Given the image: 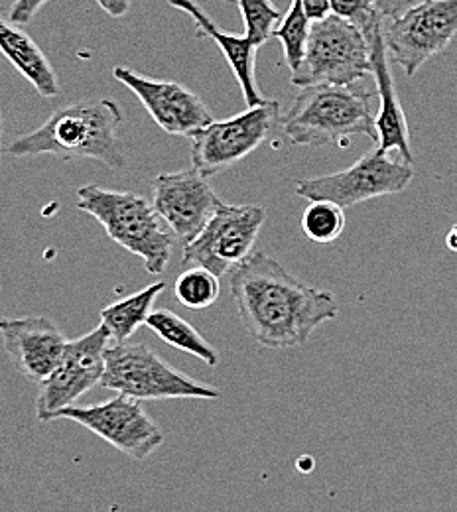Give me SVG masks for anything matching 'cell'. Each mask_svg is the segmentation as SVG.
<instances>
[{
    "instance_id": "obj_31",
    "label": "cell",
    "mask_w": 457,
    "mask_h": 512,
    "mask_svg": "<svg viewBox=\"0 0 457 512\" xmlns=\"http://www.w3.org/2000/svg\"><path fill=\"white\" fill-rule=\"evenodd\" d=\"M0 140H2V115H0Z\"/></svg>"
},
{
    "instance_id": "obj_22",
    "label": "cell",
    "mask_w": 457,
    "mask_h": 512,
    "mask_svg": "<svg viewBox=\"0 0 457 512\" xmlns=\"http://www.w3.org/2000/svg\"><path fill=\"white\" fill-rule=\"evenodd\" d=\"M219 290V276L201 266L186 268L174 282L176 300L194 312L213 306L219 298Z\"/></svg>"
},
{
    "instance_id": "obj_12",
    "label": "cell",
    "mask_w": 457,
    "mask_h": 512,
    "mask_svg": "<svg viewBox=\"0 0 457 512\" xmlns=\"http://www.w3.org/2000/svg\"><path fill=\"white\" fill-rule=\"evenodd\" d=\"M280 105L266 101L225 121H213L192 138V168L205 178L245 160L268 138L278 121Z\"/></svg>"
},
{
    "instance_id": "obj_30",
    "label": "cell",
    "mask_w": 457,
    "mask_h": 512,
    "mask_svg": "<svg viewBox=\"0 0 457 512\" xmlns=\"http://www.w3.org/2000/svg\"><path fill=\"white\" fill-rule=\"evenodd\" d=\"M446 245H448L450 251L457 253V223L448 231V235H446Z\"/></svg>"
},
{
    "instance_id": "obj_25",
    "label": "cell",
    "mask_w": 457,
    "mask_h": 512,
    "mask_svg": "<svg viewBox=\"0 0 457 512\" xmlns=\"http://www.w3.org/2000/svg\"><path fill=\"white\" fill-rule=\"evenodd\" d=\"M329 6L333 16L351 22L365 34L381 26L385 20L375 0H329Z\"/></svg>"
},
{
    "instance_id": "obj_11",
    "label": "cell",
    "mask_w": 457,
    "mask_h": 512,
    "mask_svg": "<svg viewBox=\"0 0 457 512\" xmlns=\"http://www.w3.org/2000/svg\"><path fill=\"white\" fill-rule=\"evenodd\" d=\"M113 337L101 323L87 335L67 341L66 351L54 373L40 384L36 416L40 422H54L56 414L73 406L85 392L101 384L107 369V349Z\"/></svg>"
},
{
    "instance_id": "obj_19",
    "label": "cell",
    "mask_w": 457,
    "mask_h": 512,
    "mask_svg": "<svg viewBox=\"0 0 457 512\" xmlns=\"http://www.w3.org/2000/svg\"><path fill=\"white\" fill-rule=\"evenodd\" d=\"M166 284L156 282L140 292L131 294L115 304H109L101 310V323L109 329L115 343L129 341L140 325H146L148 316L154 312V302L164 292Z\"/></svg>"
},
{
    "instance_id": "obj_27",
    "label": "cell",
    "mask_w": 457,
    "mask_h": 512,
    "mask_svg": "<svg viewBox=\"0 0 457 512\" xmlns=\"http://www.w3.org/2000/svg\"><path fill=\"white\" fill-rule=\"evenodd\" d=\"M383 18H396L422 0H375Z\"/></svg>"
},
{
    "instance_id": "obj_3",
    "label": "cell",
    "mask_w": 457,
    "mask_h": 512,
    "mask_svg": "<svg viewBox=\"0 0 457 512\" xmlns=\"http://www.w3.org/2000/svg\"><path fill=\"white\" fill-rule=\"evenodd\" d=\"M373 99L359 83L304 87L282 117V134L298 146H349L363 134L377 144Z\"/></svg>"
},
{
    "instance_id": "obj_10",
    "label": "cell",
    "mask_w": 457,
    "mask_h": 512,
    "mask_svg": "<svg viewBox=\"0 0 457 512\" xmlns=\"http://www.w3.org/2000/svg\"><path fill=\"white\" fill-rule=\"evenodd\" d=\"M54 420H71L87 428L132 459H148L164 444V432L144 410L142 402L127 394L91 406H69Z\"/></svg>"
},
{
    "instance_id": "obj_8",
    "label": "cell",
    "mask_w": 457,
    "mask_h": 512,
    "mask_svg": "<svg viewBox=\"0 0 457 512\" xmlns=\"http://www.w3.org/2000/svg\"><path fill=\"white\" fill-rule=\"evenodd\" d=\"M412 180V164L404 162L400 156L392 158L391 152L373 148L347 170L300 180L296 184V193L308 201L326 199L345 209L377 197L402 193Z\"/></svg>"
},
{
    "instance_id": "obj_6",
    "label": "cell",
    "mask_w": 457,
    "mask_h": 512,
    "mask_svg": "<svg viewBox=\"0 0 457 512\" xmlns=\"http://www.w3.org/2000/svg\"><path fill=\"white\" fill-rule=\"evenodd\" d=\"M373 75L369 36L347 20L329 14L312 24L304 64L292 85H353Z\"/></svg>"
},
{
    "instance_id": "obj_20",
    "label": "cell",
    "mask_w": 457,
    "mask_h": 512,
    "mask_svg": "<svg viewBox=\"0 0 457 512\" xmlns=\"http://www.w3.org/2000/svg\"><path fill=\"white\" fill-rule=\"evenodd\" d=\"M146 327L170 347L194 355L209 367H217L219 355L213 345L199 335L194 325L182 320L178 314L170 310H154L146 320Z\"/></svg>"
},
{
    "instance_id": "obj_26",
    "label": "cell",
    "mask_w": 457,
    "mask_h": 512,
    "mask_svg": "<svg viewBox=\"0 0 457 512\" xmlns=\"http://www.w3.org/2000/svg\"><path fill=\"white\" fill-rule=\"evenodd\" d=\"M48 2L50 0H14L8 12V20L14 22L16 26H26L34 20L38 10Z\"/></svg>"
},
{
    "instance_id": "obj_23",
    "label": "cell",
    "mask_w": 457,
    "mask_h": 512,
    "mask_svg": "<svg viewBox=\"0 0 457 512\" xmlns=\"http://www.w3.org/2000/svg\"><path fill=\"white\" fill-rule=\"evenodd\" d=\"M347 219H345V209L333 201L318 199L310 201L302 215V231L304 235L318 243V245H327L337 241L343 231H345Z\"/></svg>"
},
{
    "instance_id": "obj_24",
    "label": "cell",
    "mask_w": 457,
    "mask_h": 512,
    "mask_svg": "<svg viewBox=\"0 0 457 512\" xmlns=\"http://www.w3.org/2000/svg\"><path fill=\"white\" fill-rule=\"evenodd\" d=\"M237 6L245 22V36L251 38L259 48L274 34L284 18L272 0H237Z\"/></svg>"
},
{
    "instance_id": "obj_29",
    "label": "cell",
    "mask_w": 457,
    "mask_h": 512,
    "mask_svg": "<svg viewBox=\"0 0 457 512\" xmlns=\"http://www.w3.org/2000/svg\"><path fill=\"white\" fill-rule=\"evenodd\" d=\"M97 4L111 16V18H123L131 10V0H97Z\"/></svg>"
},
{
    "instance_id": "obj_2",
    "label": "cell",
    "mask_w": 457,
    "mask_h": 512,
    "mask_svg": "<svg viewBox=\"0 0 457 512\" xmlns=\"http://www.w3.org/2000/svg\"><path fill=\"white\" fill-rule=\"evenodd\" d=\"M123 113L115 101H81L54 111L36 130L18 136L6 152L14 158L54 154L64 160L91 158L111 170L127 166L119 130Z\"/></svg>"
},
{
    "instance_id": "obj_17",
    "label": "cell",
    "mask_w": 457,
    "mask_h": 512,
    "mask_svg": "<svg viewBox=\"0 0 457 512\" xmlns=\"http://www.w3.org/2000/svg\"><path fill=\"white\" fill-rule=\"evenodd\" d=\"M168 4L192 16V20L196 22L197 38H209L217 44V48L225 56L227 64L241 87L247 107H259L262 103H266L255 77V62H257L259 46L247 36L223 32L196 0H168Z\"/></svg>"
},
{
    "instance_id": "obj_28",
    "label": "cell",
    "mask_w": 457,
    "mask_h": 512,
    "mask_svg": "<svg viewBox=\"0 0 457 512\" xmlns=\"http://www.w3.org/2000/svg\"><path fill=\"white\" fill-rule=\"evenodd\" d=\"M306 16L312 20V22H318V20H324L329 14H331V6H329V0H300Z\"/></svg>"
},
{
    "instance_id": "obj_21",
    "label": "cell",
    "mask_w": 457,
    "mask_h": 512,
    "mask_svg": "<svg viewBox=\"0 0 457 512\" xmlns=\"http://www.w3.org/2000/svg\"><path fill=\"white\" fill-rule=\"evenodd\" d=\"M312 20L306 16L300 0H292L288 12L284 14L282 22L274 30V38L280 40L284 50V62L290 67V71H298L304 64L310 32H312Z\"/></svg>"
},
{
    "instance_id": "obj_18",
    "label": "cell",
    "mask_w": 457,
    "mask_h": 512,
    "mask_svg": "<svg viewBox=\"0 0 457 512\" xmlns=\"http://www.w3.org/2000/svg\"><path fill=\"white\" fill-rule=\"evenodd\" d=\"M0 54L14 65L34 89L46 97H60L62 85L58 73L42 48L14 22L0 16Z\"/></svg>"
},
{
    "instance_id": "obj_9",
    "label": "cell",
    "mask_w": 457,
    "mask_h": 512,
    "mask_svg": "<svg viewBox=\"0 0 457 512\" xmlns=\"http://www.w3.org/2000/svg\"><path fill=\"white\" fill-rule=\"evenodd\" d=\"M264 221L261 205L221 203L196 239L184 245L182 264L201 266L221 278L251 255Z\"/></svg>"
},
{
    "instance_id": "obj_16",
    "label": "cell",
    "mask_w": 457,
    "mask_h": 512,
    "mask_svg": "<svg viewBox=\"0 0 457 512\" xmlns=\"http://www.w3.org/2000/svg\"><path fill=\"white\" fill-rule=\"evenodd\" d=\"M371 64H373V77L377 83L379 93V113H377V146L383 152H396L404 162L414 164L412 150H410V134L408 123L396 95L394 79L391 73V58L387 54V44L383 36V24L371 30Z\"/></svg>"
},
{
    "instance_id": "obj_7",
    "label": "cell",
    "mask_w": 457,
    "mask_h": 512,
    "mask_svg": "<svg viewBox=\"0 0 457 512\" xmlns=\"http://www.w3.org/2000/svg\"><path fill=\"white\" fill-rule=\"evenodd\" d=\"M383 36L391 62L414 77L456 38L457 0H422L396 18H385Z\"/></svg>"
},
{
    "instance_id": "obj_4",
    "label": "cell",
    "mask_w": 457,
    "mask_h": 512,
    "mask_svg": "<svg viewBox=\"0 0 457 512\" xmlns=\"http://www.w3.org/2000/svg\"><path fill=\"white\" fill-rule=\"evenodd\" d=\"M77 207L95 217L111 241L140 256L148 274L166 272L178 239L146 197L89 184L77 190Z\"/></svg>"
},
{
    "instance_id": "obj_5",
    "label": "cell",
    "mask_w": 457,
    "mask_h": 512,
    "mask_svg": "<svg viewBox=\"0 0 457 512\" xmlns=\"http://www.w3.org/2000/svg\"><path fill=\"white\" fill-rule=\"evenodd\" d=\"M105 359L107 369L101 386L140 402L170 398L217 400L221 396L219 388L190 379L142 343H113Z\"/></svg>"
},
{
    "instance_id": "obj_14",
    "label": "cell",
    "mask_w": 457,
    "mask_h": 512,
    "mask_svg": "<svg viewBox=\"0 0 457 512\" xmlns=\"http://www.w3.org/2000/svg\"><path fill=\"white\" fill-rule=\"evenodd\" d=\"M152 188L156 211L182 245L196 239L223 203L196 168L160 174Z\"/></svg>"
},
{
    "instance_id": "obj_13",
    "label": "cell",
    "mask_w": 457,
    "mask_h": 512,
    "mask_svg": "<svg viewBox=\"0 0 457 512\" xmlns=\"http://www.w3.org/2000/svg\"><path fill=\"white\" fill-rule=\"evenodd\" d=\"M113 75L138 97L154 123L168 134L194 138L213 123L209 107L182 83L140 75L129 67H115Z\"/></svg>"
},
{
    "instance_id": "obj_15",
    "label": "cell",
    "mask_w": 457,
    "mask_h": 512,
    "mask_svg": "<svg viewBox=\"0 0 457 512\" xmlns=\"http://www.w3.org/2000/svg\"><path fill=\"white\" fill-rule=\"evenodd\" d=\"M0 337L14 367L32 383L42 384L64 357V331L44 316L0 320Z\"/></svg>"
},
{
    "instance_id": "obj_1",
    "label": "cell",
    "mask_w": 457,
    "mask_h": 512,
    "mask_svg": "<svg viewBox=\"0 0 457 512\" xmlns=\"http://www.w3.org/2000/svg\"><path fill=\"white\" fill-rule=\"evenodd\" d=\"M229 288L247 333L266 349L302 347L339 314L335 294L300 282L264 253L237 264L229 272Z\"/></svg>"
}]
</instances>
